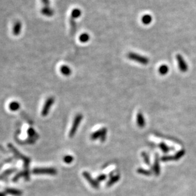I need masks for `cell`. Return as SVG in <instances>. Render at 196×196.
Instances as JSON below:
<instances>
[{
  "mask_svg": "<svg viewBox=\"0 0 196 196\" xmlns=\"http://www.w3.org/2000/svg\"><path fill=\"white\" fill-rule=\"evenodd\" d=\"M73 160H74V158L71 156H65L63 158L64 162L66 164H71L73 162Z\"/></svg>",
  "mask_w": 196,
  "mask_h": 196,
  "instance_id": "25",
  "label": "cell"
},
{
  "mask_svg": "<svg viewBox=\"0 0 196 196\" xmlns=\"http://www.w3.org/2000/svg\"><path fill=\"white\" fill-rule=\"evenodd\" d=\"M169 71V67L166 64H162L159 68V73L161 75H165Z\"/></svg>",
  "mask_w": 196,
  "mask_h": 196,
  "instance_id": "19",
  "label": "cell"
},
{
  "mask_svg": "<svg viewBox=\"0 0 196 196\" xmlns=\"http://www.w3.org/2000/svg\"><path fill=\"white\" fill-rule=\"evenodd\" d=\"M137 172L139 174H142L145 176H150L151 175V171L149 170H146L143 168H138L137 169Z\"/></svg>",
  "mask_w": 196,
  "mask_h": 196,
  "instance_id": "23",
  "label": "cell"
},
{
  "mask_svg": "<svg viewBox=\"0 0 196 196\" xmlns=\"http://www.w3.org/2000/svg\"><path fill=\"white\" fill-rule=\"evenodd\" d=\"M83 119V115L82 114H78L77 115H76V117H74V120H73L72 122V127L70 129V131L69 133V136L70 138H73L75 134L76 133L78 129L79 126V124L81 123V122L82 121Z\"/></svg>",
  "mask_w": 196,
  "mask_h": 196,
  "instance_id": "4",
  "label": "cell"
},
{
  "mask_svg": "<svg viewBox=\"0 0 196 196\" xmlns=\"http://www.w3.org/2000/svg\"><path fill=\"white\" fill-rule=\"evenodd\" d=\"M127 57L129 60L137 62L143 65H147L149 62V59L148 58L135 52H129L127 55Z\"/></svg>",
  "mask_w": 196,
  "mask_h": 196,
  "instance_id": "3",
  "label": "cell"
},
{
  "mask_svg": "<svg viewBox=\"0 0 196 196\" xmlns=\"http://www.w3.org/2000/svg\"><path fill=\"white\" fill-rule=\"evenodd\" d=\"M5 192L8 194H10L13 196H21L22 195V190L14 189V188H6Z\"/></svg>",
  "mask_w": 196,
  "mask_h": 196,
  "instance_id": "13",
  "label": "cell"
},
{
  "mask_svg": "<svg viewBox=\"0 0 196 196\" xmlns=\"http://www.w3.org/2000/svg\"><path fill=\"white\" fill-rule=\"evenodd\" d=\"M9 149L11 150V151L13 152V153L15 155L16 157L18 159H20L24 162V178H25L26 180L28 181L30 176H29V165L31 162V160L29 158L23 156L22 153H20L17 149H16L15 147L12 144H9Z\"/></svg>",
  "mask_w": 196,
  "mask_h": 196,
  "instance_id": "1",
  "label": "cell"
},
{
  "mask_svg": "<svg viewBox=\"0 0 196 196\" xmlns=\"http://www.w3.org/2000/svg\"><path fill=\"white\" fill-rule=\"evenodd\" d=\"M142 157H143V159L144 160V162H145V164L149 165L150 164V159H149V157L148 155L147 154V153L142 152Z\"/></svg>",
  "mask_w": 196,
  "mask_h": 196,
  "instance_id": "26",
  "label": "cell"
},
{
  "mask_svg": "<svg viewBox=\"0 0 196 196\" xmlns=\"http://www.w3.org/2000/svg\"><path fill=\"white\" fill-rule=\"evenodd\" d=\"M60 71L62 74L64 76H69L71 74V68L66 65H63L60 68Z\"/></svg>",
  "mask_w": 196,
  "mask_h": 196,
  "instance_id": "15",
  "label": "cell"
},
{
  "mask_svg": "<svg viewBox=\"0 0 196 196\" xmlns=\"http://www.w3.org/2000/svg\"><path fill=\"white\" fill-rule=\"evenodd\" d=\"M83 177L86 179V180L89 183L92 187H93L94 189H99V183L96 181V179H93L91 175L89 174L87 171H84L83 173Z\"/></svg>",
  "mask_w": 196,
  "mask_h": 196,
  "instance_id": "9",
  "label": "cell"
},
{
  "mask_svg": "<svg viewBox=\"0 0 196 196\" xmlns=\"http://www.w3.org/2000/svg\"><path fill=\"white\" fill-rule=\"evenodd\" d=\"M27 134H28L29 137L31 138H34L36 137H38L36 132L33 129V128H32V127H29L28 129Z\"/></svg>",
  "mask_w": 196,
  "mask_h": 196,
  "instance_id": "22",
  "label": "cell"
},
{
  "mask_svg": "<svg viewBox=\"0 0 196 196\" xmlns=\"http://www.w3.org/2000/svg\"><path fill=\"white\" fill-rule=\"evenodd\" d=\"M32 173L35 175H55L57 171L53 168H35L32 169Z\"/></svg>",
  "mask_w": 196,
  "mask_h": 196,
  "instance_id": "5",
  "label": "cell"
},
{
  "mask_svg": "<svg viewBox=\"0 0 196 196\" xmlns=\"http://www.w3.org/2000/svg\"><path fill=\"white\" fill-rule=\"evenodd\" d=\"M54 101H55L54 97H48L46 100L42 111V115L43 117H46L48 115L50 108L52 107L53 104L54 103Z\"/></svg>",
  "mask_w": 196,
  "mask_h": 196,
  "instance_id": "8",
  "label": "cell"
},
{
  "mask_svg": "<svg viewBox=\"0 0 196 196\" xmlns=\"http://www.w3.org/2000/svg\"><path fill=\"white\" fill-rule=\"evenodd\" d=\"M107 175H105V174H101L100 175H99L96 178V181L98 182H103L105 181L106 179H107Z\"/></svg>",
  "mask_w": 196,
  "mask_h": 196,
  "instance_id": "28",
  "label": "cell"
},
{
  "mask_svg": "<svg viewBox=\"0 0 196 196\" xmlns=\"http://www.w3.org/2000/svg\"><path fill=\"white\" fill-rule=\"evenodd\" d=\"M159 147L161 149L162 151L164 152L165 153H167L169 151V148L165 144V143H160L159 144Z\"/></svg>",
  "mask_w": 196,
  "mask_h": 196,
  "instance_id": "27",
  "label": "cell"
},
{
  "mask_svg": "<svg viewBox=\"0 0 196 196\" xmlns=\"http://www.w3.org/2000/svg\"><path fill=\"white\" fill-rule=\"evenodd\" d=\"M152 21V16L149 14H145L142 16V22L145 25H149L151 23Z\"/></svg>",
  "mask_w": 196,
  "mask_h": 196,
  "instance_id": "16",
  "label": "cell"
},
{
  "mask_svg": "<svg viewBox=\"0 0 196 196\" xmlns=\"http://www.w3.org/2000/svg\"><path fill=\"white\" fill-rule=\"evenodd\" d=\"M9 109L12 111H15L19 110L20 108V104L17 101H12L9 104Z\"/></svg>",
  "mask_w": 196,
  "mask_h": 196,
  "instance_id": "17",
  "label": "cell"
},
{
  "mask_svg": "<svg viewBox=\"0 0 196 196\" xmlns=\"http://www.w3.org/2000/svg\"><path fill=\"white\" fill-rule=\"evenodd\" d=\"M107 129L105 127H103L93 133L90 136V139L92 140H96L97 139H100L102 142H104L107 137Z\"/></svg>",
  "mask_w": 196,
  "mask_h": 196,
  "instance_id": "6",
  "label": "cell"
},
{
  "mask_svg": "<svg viewBox=\"0 0 196 196\" xmlns=\"http://www.w3.org/2000/svg\"><path fill=\"white\" fill-rule=\"evenodd\" d=\"M120 179V176L119 175H115L114 176H111L109 180L107 183V187H111L114 183H117Z\"/></svg>",
  "mask_w": 196,
  "mask_h": 196,
  "instance_id": "14",
  "label": "cell"
},
{
  "mask_svg": "<svg viewBox=\"0 0 196 196\" xmlns=\"http://www.w3.org/2000/svg\"><path fill=\"white\" fill-rule=\"evenodd\" d=\"M23 176L24 177V171H20V172L18 173L13 178L12 180L13 182H18V180L21 177H23Z\"/></svg>",
  "mask_w": 196,
  "mask_h": 196,
  "instance_id": "24",
  "label": "cell"
},
{
  "mask_svg": "<svg viewBox=\"0 0 196 196\" xmlns=\"http://www.w3.org/2000/svg\"><path fill=\"white\" fill-rule=\"evenodd\" d=\"M16 170L17 169H15V168H12V169H7V170L5 171L2 175V179H3V178H6L9 175H12V173H13L15 172V171H16Z\"/></svg>",
  "mask_w": 196,
  "mask_h": 196,
  "instance_id": "20",
  "label": "cell"
},
{
  "mask_svg": "<svg viewBox=\"0 0 196 196\" xmlns=\"http://www.w3.org/2000/svg\"><path fill=\"white\" fill-rule=\"evenodd\" d=\"M22 30V23L17 21H16L14 24H13V34L15 36H18L20 35V32Z\"/></svg>",
  "mask_w": 196,
  "mask_h": 196,
  "instance_id": "11",
  "label": "cell"
},
{
  "mask_svg": "<svg viewBox=\"0 0 196 196\" xmlns=\"http://www.w3.org/2000/svg\"><path fill=\"white\" fill-rule=\"evenodd\" d=\"M79 41L82 43H86L89 40V36L87 33H83L79 36Z\"/></svg>",
  "mask_w": 196,
  "mask_h": 196,
  "instance_id": "21",
  "label": "cell"
},
{
  "mask_svg": "<svg viewBox=\"0 0 196 196\" xmlns=\"http://www.w3.org/2000/svg\"><path fill=\"white\" fill-rule=\"evenodd\" d=\"M41 2L43 5L42 11H41L42 13L48 17H52L53 15V10L50 7V1L49 0H41Z\"/></svg>",
  "mask_w": 196,
  "mask_h": 196,
  "instance_id": "7",
  "label": "cell"
},
{
  "mask_svg": "<svg viewBox=\"0 0 196 196\" xmlns=\"http://www.w3.org/2000/svg\"><path fill=\"white\" fill-rule=\"evenodd\" d=\"M153 171L157 176L159 175V174L160 173V166H159V161L157 157H156V160H155L154 164L153 166Z\"/></svg>",
  "mask_w": 196,
  "mask_h": 196,
  "instance_id": "18",
  "label": "cell"
},
{
  "mask_svg": "<svg viewBox=\"0 0 196 196\" xmlns=\"http://www.w3.org/2000/svg\"><path fill=\"white\" fill-rule=\"evenodd\" d=\"M81 15V12L78 9H75L73 10L71 13L70 19H69V24L71 29V35L74 36L76 33L77 30V24L76 22V19L80 17Z\"/></svg>",
  "mask_w": 196,
  "mask_h": 196,
  "instance_id": "2",
  "label": "cell"
},
{
  "mask_svg": "<svg viewBox=\"0 0 196 196\" xmlns=\"http://www.w3.org/2000/svg\"><path fill=\"white\" fill-rule=\"evenodd\" d=\"M136 124L139 127H143L145 126V120L143 114L141 112H138L136 115Z\"/></svg>",
  "mask_w": 196,
  "mask_h": 196,
  "instance_id": "12",
  "label": "cell"
},
{
  "mask_svg": "<svg viewBox=\"0 0 196 196\" xmlns=\"http://www.w3.org/2000/svg\"><path fill=\"white\" fill-rule=\"evenodd\" d=\"M6 193L5 192H2L1 194H0V196H6Z\"/></svg>",
  "mask_w": 196,
  "mask_h": 196,
  "instance_id": "29",
  "label": "cell"
},
{
  "mask_svg": "<svg viewBox=\"0 0 196 196\" xmlns=\"http://www.w3.org/2000/svg\"><path fill=\"white\" fill-rule=\"evenodd\" d=\"M176 59L178 62V67L180 70L182 72H186L188 70V65L184 60L183 57L180 54H177L176 55Z\"/></svg>",
  "mask_w": 196,
  "mask_h": 196,
  "instance_id": "10",
  "label": "cell"
}]
</instances>
